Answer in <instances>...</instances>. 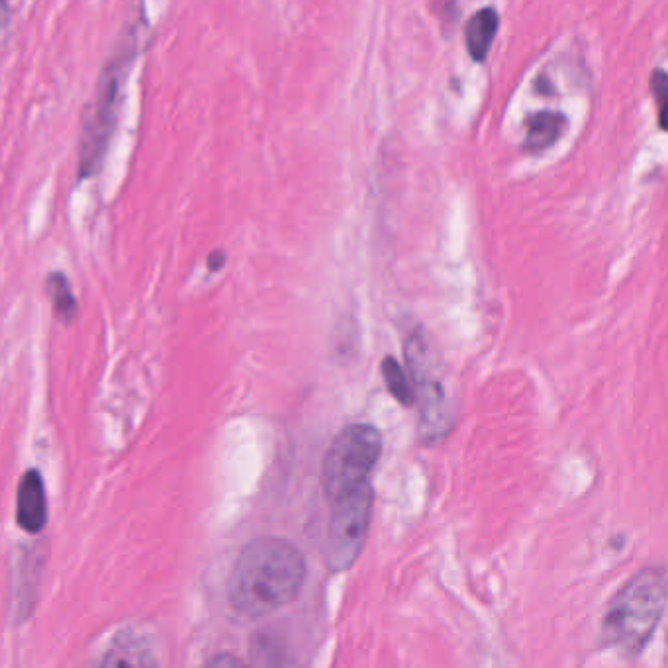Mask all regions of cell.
Wrapping results in <instances>:
<instances>
[{
  "label": "cell",
  "mask_w": 668,
  "mask_h": 668,
  "mask_svg": "<svg viewBox=\"0 0 668 668\" xmlns=\"http://www.w3.org/2000/svg\"><path fill=\"white\" fill-rule=\"evenodd\" d=\"M306 582L302 551L281 537L247 543L228 580V600L239 616L259 620L294 602Z\"/></svg>",
  "instance_id": "6da1fadb"
},
{
  "label": "cell",
  "mask_w": 668,
  "mask_h": 668,
  "mask_svg": "<svg viewBox=\"0 0 668 668\" xmlns=\"http://www.w3.org/2000/svg\"><path fill=\"white\" fill-rule=\"evenodd\" d=\"M138 55V36L134 28L120 38V44L102 67L96 81L95 96L85 106L81 116V138H79V167L77 181L83 183L100 173L110 140L114 136L120 106L124 98V85L132 63Z\"/></svg>",
  "instance_id": "7a4b0ae2"
},
{
  "label": "cell",
  "mask_w": 668,
  "mask_h": 668,
  "mask_svg": "<svg viewBox=\"0 0 668 668\" xmlns=\"http://www.w3.org/2000/svg\"><path fill=\"white\" fill-rule=\"evenodd\" d=\"M667 606V573L647 567L631 576L602 620V643L621 657H637L651 641Z\"/></svg>",
  "instance_id": "3957f363"
},
{
  "label": "cell",
  "mask_w": 668,
  "mask_h": 668,
  "mask_svg": "<svg viewBox=\"0 0 668 668\" xmlns=\"http://www.w3.org/2000/svg\"><path fill=\"white\" fill-rule=\"evenodd\" d=\"M382 453V435L371 424H353L337 433L324 467L322 488L330 502L367 482Z\"/></svg>",
  "instance_id": "277c9868"
},
{
  "label": "cell",
  "mask_w": 668,
  "mask_h": 668,
  "mask_svg": "<svg viewBox=\"0 0 668 668\" xmlns=\"http://www.w3.org/2000/svg\"><path fill=\"white\" fill-rule=\"evenodd\" d=\"M373 502L375 492L369 480L332 502L334 508L324 549V557L332 573L349 571L359 559L371 527Z\"/></svg>",
  "instance_id": "5b68a950"
},
{
  "label": "cell",
  "mask_w": 668,
  "mask_h": 668,
  "mask_svg": "<svg viewBox=\"0 0 668 668\" xmlns=\"http://www.w3.org/2000/svg\"><path fill=\"white\" fill-rule=\"evenodd\" d=\"M406 361L412 373L416 402L420 406V435L426 443H435L449 430L447 392L435 367L430 343L420 330L406 341Z\"/></svg>",
  "instance_id": "8992f818"
},
{
  "label": "cell",
  "mask_w": 668,
  "mask_h": 668,
  "mask_svg": "<svg viewBox=\"0 0 668 668\" xmlns=\"http://www.w3.org/2000/svg\"><path fill=\"white\" fill-rule=\"evenodd\" d=\"M16 520L28 533H40L48 524V498L44 478L38 471H28L20 480L16 500Z\"/></svg>",
  "instance_id": "52a82bcc"
},
{
  "label": "cell",
  "mask_w": 668,
  "mask_h": 668,
  "mask_svg": "<svg viewBox=\"0 0 668 668\" xmlns=\"http://www.w3.org/2000/svg\"><path fill=\"white\" fill-rule=\"evenodd\" d=\"M498 26H500V18H498V12L494 8L478 10L467 22L465 42H467V49H469L471 57L478 63H482L486 59L488 51L492 48Z\"/></svg>",
  "instance_id": "ba28073f"
},
{
  "label": "cell",
  "mask_w": 668,
  "mask_h": 668,
  "mask_svg": "<svg viewBox=\"0 0 668 668\" xmlns=\"http://www.w3.org/2000/svg\"><path fill=\"white\" fill-rule=\"evenodd\" d=\"M567 120L565 116L557 112H537L531 114L525 122L527 134H525L524 149L527 153H541L555 144L565 128Z\"/></svg>",
  "instance_id": "9c48e42d"
},
{
  "label": "cell",
  "mask_w": 668,
  "mask_h": 668,
  "mask_svg": "<svg viewBox=\"0 0 668 668\" xmlns=\"http://www.w3.org/2000/svg\"><path fill=\"white\" fill-rule=\"evenodd\" d=\"M382 379L386 382V388L388 392L392 394V398L410 408L414 402H416V394H414V384H412V379H408L406 371L402 369L400 361L394 359V357H384L382 359Z\"/></svg>",
  "instance_id": "30bf717a"
},
{
  "label": "cell",
  "mask_w": 668,
  "mask_h": 668,
  "mask_svg": "<svg viewBox=\"0 0 668 668\" xmlns=\"http://www.w3.org/2000/svg\"><path fill=\"white\" fill-rule=\"evenodd\" d=\"M48 294L53 300L55 314L63 322H71L77 316V300L71 292L69 281L61 273H53L48 279Z\"/></svg>",
  "instance_id": "8fae6325"
},
{
  "label": "cell",
  "mask_w": 668,
  "mask_h": 668,
  "mask_svg": "<svg viewBox=\"0 0 668 668\" xmlns=\"http://www.w3.org/2000/svg\"><path fill=\"white\" fill-rule=\"evenodd\" d=\"M651 91L659 104V124L661 128H667L665 114H667V73L663 69L653 71L651 75Z\"/></svg>",
  "instance_id": "7c38bea8"
},
{
  "label": "cell",
  "mask_w": 668,
  "mask_h": 668,
  "mask_svg": "<svg viewBox=\"0 0 668 668\" xmlns=\"http://www.w3.org/2000/svg\"><path fill=\"white\" fill-rule=\"evenodd\" d=\"M224 263H226V255H224V251H214V253H210V257H208V267H210V271H220V269L224 267Z\"/></svg>",
  "instance_id": "4fadbf2b"
},
{
  "label": "cell",
  "mask_w": 668,
  "mask_h": 668,
  "mask_svg": "<svg viewBox=\"0 0 668 668\" xmlns=\"http://www.w3.org/2000/svg\"><path fill=\"white\" fill-rule=\"evenodd\" d=\"M210 665H241L239 663L238 659H232V657H220V659H214V661H210Z\"/></svg>",
  "instance_id": "5bb4252c"
},
{
  "label": "cell",
  "mask_w": 668,
  "mask_h": 668,
  "mask_svg": "<svg viewBox=\"0 0 668 668\" xmlns=\"http://www.w3.org/2000/svg\"><path fill=\"white\" fill-rule=\"evenodd\" d=\"M6 4V0H0V6H4Z\"/></svg>",
  "instance_id": "9a60e30c"
}]
</instances>
